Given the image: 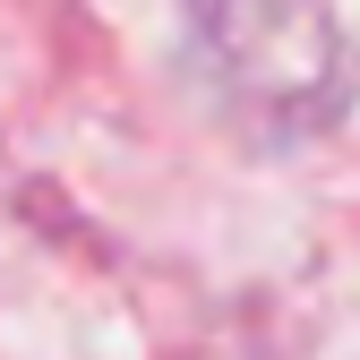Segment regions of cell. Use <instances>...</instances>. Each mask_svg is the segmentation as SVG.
I'll list each match as a JSON object with an SVG mask.
<instances>
[{
    "label": "cell",
    "instance_id": "cell-1",
    "mask_svg": "<svg viewBox=\"0 0 360 360\" xmlns=\"http://www.w3.org/2000/svg\"><path fill=\"white\" fill-rule=\"evenodd\" d=\"M189 26L240 112L283 120V129L335 120L352 60L326 0H189Z\"/></svg>",
    "mask_w": 360,
    "mask_h": 360
}]
</instances>
